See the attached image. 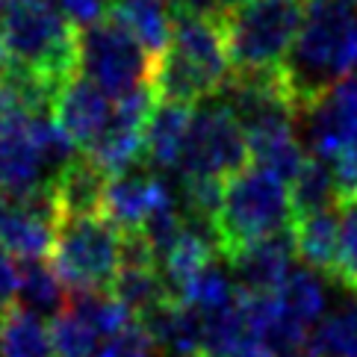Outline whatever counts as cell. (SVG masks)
Listing matches in <instances>:
<instances>
[{"mask_svg": "<svg viewBox=\"0 0 357 357\" xmlns=\"http://www.w3.org/2000/svg\"><path fill=\"white\" fill-rule=\"evenodd\" d=\"M107 183H109V174L83 151V154L54 181L62 215L100 213L104 210Z\"/></svg>", "mask_w": 357, "mask_h": 357, "instance_id": "cell-18", "label": "cell"}, {"mask_svg": "<svg viewBox=\"0 0 357 357\" xmlns=\"http://www.w3.org/2000/svg\"><path fill=\"white\" fill-rule=\"evenodd\" d=\"M242 3H245V0H219V12H222V15H227V12H234Z\"/></svg>", "mask_w": 357, "mask_h": 357, "instance_id": "cell-36", "label": "cell"}, {"mask_svg": "<svg viewBox=\"0 0 357 357\" xmlns=\"http://www.w3.org/2000/svg\"><path fill=\"white\" fill-rule=\"evenodd\" d=\"M18 116H27L21 107H18V100H15V95L9 92V89L0 83V130L9 124V121H15Z\"/></svg>", "mask_w": 357, "mask_h": 357, "instance_id": "cell-35", "label": "cell"}, {"mask_svg": "<svg viewBox=\"0 0 357 357\" xmlns=\"http://www.w3.org/2000/svg\"><path fill=\"white\" fill-rule=\"evenodd\" d=\"M154 104L157 92L151 83L116 100L109 124L95 139V145L86 151L109 177L130 172L139 165V160H145V124Z\"/></svg>", "mask_w": 357, "mask_h": 357, "instance_id": "cell-10", "label": "cell"}, {"mask_svg": "<svg viewBox=\"0 0 357 357\" xmlns=\"http://www.w3.org/2000/svg\"><path fill=\"white\" fill-rule=\"evenodd\" d=\"M289 198H292L296 219L319 213V210L337 207V204L342 201V192H340L334 165L310 154L307 162H304V169L298 172V177L289 183Z\"/></svg>", "mask_w": 357, "mask_h": 357, "instance_id": "cell-25", "label": "cell"}, {"mask_svg": "<svg viewBox=\"0 0 357 357\" xmlns=\"http://www.w3.org/2000/svg\"><path fill=\"white\" fill-rule=\"evenodd\" d=\"M109 289L133 313L136 322L142 316H148L154 307H160L162 301L174 298L160 272V266H121Z\"/></svg>", "mask_w": 357, "mask_h": 357, "instance_id": "cell-24", "label": "cell"}, {"mask_svg": "<svg viewBox=\"0 0 357 357\" xmlns=\"http://www.w3.org/2000/svg\"><path fill=\"white\" fill-rule=\"evenodd\" d=\"M331 165H334V172H337V183H340L342 198H357V136Z\"/></svg>", "mask_w": 357, "mask_h": 357, "instance_id": "cell-34", "label": "cell"}, {"mask_svg": "<svg viewBox=\"0 0 357 357\" xmlns=\"http://www.w3.org/2000/svg\"><path fill=\"white\" fill-rule=\"evenodd\" d=\"M331 280L357 292V198L340 201V251Z\"/></svg>", "mask_w": 357, "mask_h": 357, "instance_id": "cell-30", "label": "cell"}, {"mask_svg": "<svg viewBox=\"0 0 357 357\" xmlns=\"http://www.w3.org/2000/svg\"><path fill=\"white\" fill-rule=\"evenodd\" d=\"M351 74H357V3L307 0L301 30L284 62L298 112Z\"/></svg>", "mask_w": 357, "mask_h": 357, "instance_id": "cell-1", "label": "cell"}, {"mask_svg": "<svg viewBox=\"0 0 357 357\" xmlns=\"http://www.w3.org/2000/svg\"><path fill=\"white\" fill-rule=\"evenodd\" d=\"M231 74L234 66L222 18L174 15L172 45L157 59L154 77H151L157 98L198 107L201 100L219 95Z\"/></svg>", "mask_w": 357, "mask_h": 357, "instance_id": "cell-2", "label": "cell"}, {"mask_svg": "<svg viewBox=\"0 0 357 357\" xmlns=\"http://www.w3.org/2000/svg\"><path fill=\"white\" fill-rule=\"evenodd\" d=\"M160 357H201L204 354V316L181 298H169L139 319Z\"/></svg>", "mask_w": 357, "mask_h": 357, "instance_id": "cell-16", "label": "cell"}, {"mask_svg": "<svg viewBox=\"0 0 357 357\" xmlns=\"http://www.w3.org/2000/svg\"><path fill=\"white\" fill-rule=\"evenodd\" d=\"M177 298L186 301L189 307H195L201 316H207V313H215L222 307H231V304L239 298V287H236L234 275L213 260L189 280Z\"/></svg>", "mask_w": 357, "mask_h": 357, "instance_id": "cell-28", "label": "cell"}, {"mask_svg": "<svg viewBox=\"0 0 357 357\" xmlns=\"http://www.w3.org/2000/svg\"><path fill=\"white\" fill-rule=\"evenodd\" d=\"M248 151H251V162L266 169L269 174L280 177L284 183H292L298 177V172L307 162V151L298 142L296 130H275V133H263V136H251L248 139Z\"/></svg>", "mask_w": 357, "mask_h": 357, "instance_id": "cell-27", "label": "cell"}, {"mask_svg": "<svg viewBox=\"0 0 357 357\" xmlns=\"http://www.w3.org/2000/svg\"><path fill=\"white\" fill-rule=\"evenodd\" d=\"M50 257L68 289H109L121 269V231L104 213L62 215Z\"/></svg>", "mask_w": 357, "mask_h": 357, "instance_id": "cell-6", "label": "cell"}, {"mask_svg": "<svg viewBox=\"0 0 357 357\" xmlns=\"http://www.w3.org/2000/svg\"><path fill=\"white\" fill-rule=\"evenodd\" d=\"M292 234H296L298 260L304 266H310V269H316L325 278L334 275L337 251H340V204L331 210H319L296 219Z\"/></svg>", "mask_w": 357, "mask_h": 357, "instance_id": "cell-19", "label": "cell"}, {"mask_svg": "<svg viewBox=\"0 0 357 357\" xmlns=\"http://www.w3.org/2000/svg\"><path fill=\"white\" fill-rule=\"evenodd\" d=\"M296 225L289 186L260 165H245L225 181V201L219 213L222 257L239 251L254 239L287 231Z\"/></svg>", "mask_w": 357, "mask_h": 357, "instance_id": "cell-5", "label": "cell"}, {"mask_svg": "<svg viewBox=\"0 0 357 357\" xmlns=\"http://www.w3.org/2000/svg\"><path fill=\"white\" fill-rule=\"evenodd\" d=\"M9 66L66 86L80 71V27L54 0H18L0 18Z\"/></svg>", "mask_w": 357, "mask_h": 357, "instance_id": "cell-3", "label": "cell"}, {"mask_svg": "<svg viewBox=\"0 0 357 357\" xmlns=\"http://www.w3.org/2000/svg\"><path fill=\"white\" fill-rule=\"evenodd\" d=\"M18 287H21V269L15 266V257L0 248V316L18 301Z\"/></svg>", "mask_w": 357, "mask_h": 357, "instance_id": "cell-32", "label": "cell"}, {"mask_svg": "<svg viewBox=\"0 0 357 357\" xmlns=\"http://www.w3.org/2000/svg\"><path fill=\"white\" fill-rule=\"evenodd\" d=\"M192 119H195L192 104L157 98V104L151 109L148 124H145V162L154 172L177 169Z\"/></svg>", "mask_w": 357, "mask_h": 357, "instance_id": "cell-17", "label": "cell"}, {"mask_svg": "<svg viewBox=\"0 0 357 357\" xmlns=\"http://www.w3.org/2000/svg\"><path fill=\"white\" fill-rule=\"evenodd\" d=\"M0 201H3V195H0Z\"/></svg>", "mask_w": 357, "mask_h": 357, "instance_id": "cell-38", "label": "cell"}, {"mask_svg": "<svg viewBox=\"0 0 357 357\" xmlns=\"http://www.w3.org/2000/svg\"><path fill=\"white\" fill-rule=\"evenodd\" d=\"M109 116H112L109 95L89 77H83L80 71L66 83V89L59 92L54 104V119L83 151L92 148L95 139L104 133Z\"/></svg>", "mask_w": 357, "mask_h": 357, "instance_id": "cell-15", "label": "cell"}, {"mask_svg": "<svg viewBox=\"0 0 357 357\" xmlns=\"http://www.w3.org/2000/svg\"><path fill=\"white\" fill-rule=\"evenodd\" d=\"M275 298L304 328H313L328 307V289L322 284V275L310 269V266H296L284 284L275 289Z\"/></svg>", "mask_w": 357, "mask_h": 357, "instance_id": "cell-26", "label": "cell"}, {"mask_svg": "<svg viewBox=\"0 0 357 357\" xmlns=\"http://www.w3.org/2000/svg\"><path fill=\"white\" fill-rule=\"evenodd\" d=\"M304 357H357V298L340 301L307 334Z\"/></svg>", "mask_w": 357, "mask_h": 357, "instance_id": "cell-22", "label": "cell"}, {"mask_svg": "<svg viewBox=\"0 0 357 357\" xmlns=\"http://www.w3.org/2000/svg\"><path fill=\"white\" fill-rule=\"evenodd\" d=\"M54 3L66 12V15L77 24V27L95 24V21H100L109 12V0H54Z\"/></svg>", "mask_w": 357, "mask_h": 357, "instance_id": "cell-33", "label": "cell"}, {"mask_svg": "<svg viewBox=\"0 0 357 357\" xmlns=\"http://www.w3.org/2000/svg\"><path fill=\"white\" fill-rule=\"evenodd\" d=\"M0 357H56L50 325L21 304L0 316Z\"/></svg>", "mask_w": 357, "mask_h": 357, "instance_id": "cell-23", "label": "cell"}, {"mask_svg": "<svg viewBox=\"0 0 357 357\" xmlns=\"http://www.w3.org/2000/svg\"><path fill=\"white\" fill-rule=\"evenodd\" d=\"M109 9L133 30V36L154 59L169 50L174 33V9L169 6V0H119Z\"/></svg>", "mask_w": 357, "mask_h": 357, "instance_id": "cell-20", "label": "cell"}, {"mask_svg": "<svg viewBox=\"0 0 357 357\" xmlns=\"http://www.w3.org/2000/svg\"><path fill=\"white\" fill-rule=\"evenodd\" d=\"M71 289L66 280L59 278L54 263L45 260H30L21 263V287H18V304L24 310H30L42 319H56L62 310L68 307Z\"/></svg>", "mask_w": 357, "mask_h": 357, "instance_id": "cell-21", "label": "cell"}, {"mask_svg": "<svg viewBox=\"0 0 357 357\" xmlns=\"http://www.w3.org/2000/svg\"><path fill=\"white\" fill-rule=\"evenodd\" d=\"M116 3H119V0H116Z\"/></svg>", "mask_w": 357, "mask_h": 357, "instance_id": "cell-39", "label": "cell"}, {"mask_svg": "<svg viewBox=\"0 0 357 357\" xmlns=\"http://www.w3.org/2000/svg\"><path fill=\"white\" fill-rule=\"evenodd\" d=\"M298 119L304 121V139L313 157L334 162L357 136V74L331 86L307 104Z\"/></svg>", "mask_w": 357, "mask_h": 357, "instance_id": "cell-11", "label": "cell"}, {"mask_svg": "<svg viewBox=\"0 0 357 357\" xmlns=\"http://www.w3.org/2000/svg\"><path fill=\"white\" fill-rule=\"evenodd\" d=\"M50 183L54 181L33 136L30 116H18L0 130V195L27 198Z\"/></svg>", "mask_w": 357, "mask_h": 357, "instance_id": "cell-13", "label": "cell"}, {"mask_svg": "<svg viewBox=\"0 0 357 357\" xmlns=\"http://www.w3.org/2000/svg\"><path fill=\"white\" fill-rule=\"evenodd\" d=\"M248 162V136L231 112V107L219 95L201 100V107H195V119L189 127L181 162L174 169L181 174V181H189V177L227 181L231 174L245 169Z\"/></svg>", "mask_w": 357, "mask_h": 357, "instance_id": "cell-8", "label": "cell"}, {"mask_svg": "<svg viewBox=\"0 0 357 357\" xmlns=\"http://www.w3.org/2000/svg\"><path fill=\"white\" fill-rule=\"evenodd\" d=\"M95 357H157V349H154V342H151L148 331L139 322H130L124 331H119V334H112L100 342Z\"/></svg>", "mask_w": 357, "mask_h": 357, "instance_id": "cell-31", "label": "cell"}, {"mask_svg": "<svg viewBox=\"0 0 357 357\" xmlns=\"http://www.w3.org/2000/svg\"><path fill=\"white\" fill-rule=\"evenodd\" d=\"M154 66L157 59L112 9L100 21L80 27V74L104 89L112 100L148 86Z\"/></svg>", "mask_w": 357, "mask_h": 357, "instance_id": "cell-7", "label": "cell"}, {"mask_svg": "<svg viewBox=\"0 0 357 357\" xmlns=\"http://www.w3.org/2000/svg\"><path fill=\"white\" fill-rule=\"evenodd\" d=\"M15 3H18V0H0V18H3L6 12H9L12 6H15Z\"/></svg>", "mask_w": 357, "mask_h": 357, "instance_id": "cell-37", "label": "cell"}, {"mask_svg": "<svg viewBox=\"0 0 357 357\" xmlns=\"http://www.w3.org/2000/svg\"><path fill=\"white\" fill-rule=\"evenodd\" d=\"M296 234L292 227L254 239L239 251L227 254V269H231L239 292H275L296 269Z\"/></svg>", "mask_w": 357, "mask_h": 357, "instance_id": "cell-12", "label": "cell"}, {"mask_svg": "<svg viewBox=\"0 0 357 357\" xmlns=\"http://www.w3.org/2000/svg\"><path fill=\"white\" fill-rule=\"evenodd\" d=\"M50 340L56 357H95L104 342L95 325L86 322L74 307H66L56 319H50Z\"/></svg>", "mask_w": 357, "mask_h": 357, "instance_id": "cell-29", "label": "cell"}, {"mask_svg": "<svg viewBox=\"0 0 357 357\" xmlns=\"http://www.w3.org/2000/svg\"><path fill=\"white\" fill-rule=\"evenodd\" d=\"M304 12L307 0H245L222 15L234 74L284 68Z\"/></svg>", "mask_w": 357, "mask_h": 357, "instance_id": "cell-4", "label": "cell"}, {"mask_svg": "<svg viewBox=\"0 0 357 357\" xmlns=\"http://www.w3.org/2000/svg\"><path fill=\"white\" fill-rule=\"evenodd\" d=\"M62 219L54 183L27 198L0 201V248L21 263L45 260L54 251L56 225Z\"/></svg>", "mask_w": 357, "mask_h": 357, "instance_id": "cell-9", "label": "cell"}, {"mask_svg": "<svg viewBox=\"0 0 357 357\" xmlns=\"http://www.w3.org/2000/svg\"><path fill=\"white\" fill-rule=\"evenodd\" d=\"M172 192L154 169H130L124 174L109 177L107 195H104V213L107 219L119 227V231H142L148 215L154 213L157 204Z\"/></svg>", "mask_w": 357, "mask_h": 357, "instance_id": "cell-14", "label": "cell"}]
</instances>
